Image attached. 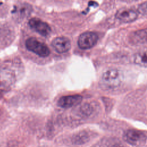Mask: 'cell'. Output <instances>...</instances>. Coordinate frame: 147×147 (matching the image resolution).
<instances>
[{"mask_svg": "<svg viewBox=\"0 0 147 147\" xmlns=\"http://www.w3.org/2000/svg\"><path fill=\"white\" fill-rule=\"evenodd\" d=\"M122 74L117 69H110L105 72L100 79L102 87L106 90H111L118 87L121 83Z\"/></svg>", "mask_w": 147, "mask_h": 147, "instance_id": "1", "label": "cell"}, {"mask_svg": "<svg viewBox=\"0 0 147 147\" xmlns=\"http://www.w3.org/2000/svg\"><path fill=\"white\" fill-rule=\"evenodd\" d=\"M25 46L27 49L40 57H45L50 54V50L48 46L33 37H30L26 40Z\"/></svg>", "mask_w": 147, "mask_h": 147, "instance_id": "2", "label": "cell"}, {"mask_svg": "<svg viewBox=\"0 0 147 147\" xmlns=\"http://www.w3.org/2000/svg\"><path fill=\"white\" fill-rule=\"evenodd\" d=\"M98 40V35L92 32H86L80 35L78 40V45L82 49H88L93 47Z\"/></svg>", "mask_w": 147, "mask_h": 147, "instance_id": "3", "label": "cell"}, {"mask_svg": "<svg viewBox=\"0 0 147 147\" xmlns=\"http://www.w3.org/2000/svg\"><path fill=\"white\" fill-rule=\"evenodd\" d=\"M28 24L32 29L43 36H47L51 33V29L49 25L38 18H31Z\"/></svg>", "mask_w": 147, "mask_h": 147, "instance_id": "4", "label": "cell"}, {"mask_svg": "<svg viewBox=\"0 0 147 147\" xmlns=\"http://www.w3.org/2000/svg\"><path fill=\"white\" fill-rule=\"evenodd\" d=\"M138 17L136 11L128 8H122L117 11L115 17L121 22L129 23L135 21Z\"/></svg>", "mask_w": 147, "mask_h": 147, "instance_id": "5", "label": "cell"}, {"mask_svg": "<svg viewBox=\"0 0 147 147\" xmlns=\"http://www.w3.org/2000/svg\"><path fill=\"white\" fill-rule=\"evenodd\" d=\"M82 96L78 94L64 96L59 99L57 105L62 108H69L79 104L82 102Z\"/></svg>", "mask_w": 147, "mask_h": 147, "instance_id": "6", "label": "cell"}, {"mask_svg": "<svg viewBox=\"0 0 147 147\" xmlns=\"http://www.w3.org/2000/svg\"><path fill=\"white\" fill-rule=\"evenodd\" d=\"M145 135L141 131L136 130H129L124 135L125 140L132 145H138L145 140Z\"/></svg>", "mask_w": 147, "mask_h": 147, "instance_id": "7", "label": "cell"}, {"mask_svg": "<svg viewBox=\"0 0 147 147\" xmlns=\"http://www.w3.org/2000/svg\"><path fill=\"white\" fill-rule=\"evenodd\" d=\"M52 46L59 53L68 52L71 48L70 40L65 37H57L53 40Z\"/></svg>", "mask_w": 147, "mask_h": 147, "instance_id": "8", "label": "cell"}, {"mask_svg": "<svg viewBox=\"0 0 147 147\" xmlns=\"http://www.w3.org/2000/svg\"><path fill=\"white\" fill-rule=\"evenodd\" d=\"M32 10V6L26 3L19 4L14 7L12 13L17 20H22L28 17Z\"/></svg>", "mask_w": 147, "mask_h": 147, "instance_id": "9", "label": "cell"}, {"mask_svg": "<svg viewBox=\"0 0 147 147\" xmlns=\"http://www.w3.org/2000/svg\"><path fill=\"white\" fill-rule=\"evenodd\" d=\"M146 60L147 56L146 51H144L142 53L137 54L135 57V63L138 65H141L142 67H146Z\"/></svg>", "mask_w": 147, "mask_h": 147, "instance_id": "10", "label": "cell"}, {"mask_svg": "<svg viewBox=\"0 0 147 147\" xmlns=\"http://www.w3.org/2000/svg\"><path fill=\"white\" fill-rule=\"evenodd\" d=\"M134 37L137 40H138V42H145L146 41V29L144 30H140L139 31H137L135 33Z\"/></svg>", "mask_w": 147, "mask_h": 147, "instance_id": "11", "label": "cell"}, {"mask_svg": "<svg viewBox=\"0 0 147 147\" xmlns=\"http://www.w3.org/2000/svg\"><path fill=\"white\" fill-rule=\"evenodd\" d=\"M139 11L141 13H142L143 14H145V15L146 14V2H145L140 6Z\"/></svg>", "mask_w": 147, "mask_h": 147, "instance_id": "12", "label": "cell"}, {"mask_svg": "<svg viewBox=\"0 0 147 147\" xmlns=\"http://www.w3.org/2000/svg\"><path fill=\"white\" fill-rule=\"evenodd\" d=\"M122 1H123V2H134V1H136L137 0H121Z\"/></svg>", "mask_w": 147, "mask_h": 147, "instance_id": "13", "label": "cell"}]
</instances>
